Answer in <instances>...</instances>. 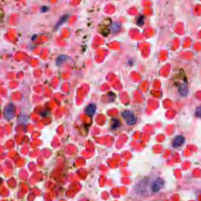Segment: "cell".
I'll return each mask as SVG.
<instances>
[{
  "label": "cell",
  "mask_w": 201,
  "mask_h": 201,
  "mask_svg": "<svg viewBox=\"0 0 201 201\" xmlns=\"http://www.w3.org/2000/svg\"><path fill=\"white\" fill-rule=\"evenodd\" d=\"M122 117L128 125H133L137 122L134 114L130 110H125L122 113Z\"/></svg>",
  "instance_id": "6da1fadb"
},
{
  "label": "cell",
  "mask_w": 201,
  "mask_h": 201,
  "mask_svg": "<svg viewBox=\"0 0 201 201\" xmlns=\"http://www.w3.org/2000/svg\"><path fill=\"white\" fill-rule=\"evenodd\" d=\"M15 114V106L13 103H9L4 108V116L7 120L12 119Z\"/></svg>",
  "instance_id": "7a4b0ae2"
},
{
  "label": "cell",
  "mask_w": 201,
  "mask_h": 201,
  "mask_svg": "<svg viewBox=\"0 0 201 201\" xmlns=\"http://www.w3.org/2000/svg\"><path fill=\"white\" fill-rule=\"evenodd\" d=\"M164 185V181L163 179L161 178H158L156 180H155L151 186V189L152 191L156 193L159 192L163 187Z\"/></svg>",
  "instance_id": "3957f363"
},
{
  "label": "cell",
  "mask_w": 201,
  "mask_h": 201,
  "mask_svg": "<svg viewBox=\"0 0 201 201\" xmlns=\"http://www.w3.org/2000/svg\"><path fill=\"white\" fill-rule=\"evenodd\" d=\"M184 143H185V137L179 135L174 138L172 144L174 148H176L182 146Z\"/></svg>",
  "instance_id": "277c9868"
},
{
  "label": "cell",
  "mask_w": 201,
  "mask_h": 201,
  "mask_svg": "<svg viewBox=\"0 0 201 201\" xmlns=\"http://www.w3.org/2000/svg\"><path fill=\"white\" fill-rule=\"evenodd\" d=\"M96 111V105L94 103L89 104L85 109L86 113L89 116H93Z\"/></svg>",
  "instance_id": "5b68a950"
},
{
  "label": "cell",
  "mask_w": 201,
  "mask_h": 201,
  "mask_svg": "<svg viewBox=\"0 0 201 201\" xmlns=\"http://www.w3.org/2000/svg\"><path fill=\"white\" fill-rule=\"evenodd\" d=\"M66 59H67V56L66 55H60L56 59V64H57L58 66L61 64L63 62H64L66 60Z\"/></svg>",
  "instance_id": "8992f818"
},
{
  "label": "cell",
  "mask_w": 201,
  "mask_h": 201,
  "mask_svg": "<svg viewBox=\"0 0 201 201\" xmlns=\"http://www.w3.org/2000/svg\"><path fill=\"white\" fill-rule=\"evenodd\" d=\"M120 123V121L116 119V118H113V123L111 125V128L113 129H116V128L119 127Z\"/></svg>",
  "instance_id": "52a82bcc"
},
{
  "label": "cell",
  "mask_w": 201,
  "mask_h": 201,
  "mask_svg": "<svg viewBox=\"0 0 201 201\" xmlns=\"http://www.w3.org/2000/svg\"><path fill=\"white\" fill-rule=\"evenodd\" d=\"M68 15L67 14H65V15H64V16H62V17L61 18H60V19L58 21V22L57 23V24H56V26L57 27H58L59 25H60L61 24H62L66 19H67V18H68Z\"/></svg>",
  "instance_id": "ba28073f"
},
{
  "label": "cell",
  "mask_w": 201,
  "mask_h": 201,
  "mask_svg": "<svg viewBox=\"0 0 201 201\" xmlns=\"http://www.w3.org/2000/svg\"><path fill=\"white\" fill-rule=\"evenodd\" d=\"M195 116L197 117H201V106L197 108L195 110Z\"/></svg>",
  "instance_id": "9c48e42d"
},
{
  "label": "cell",
  "mask_w": 201,
  "mask_h": 201,
  "mask_svg": "<svg viewBox=\"0 0 201 201\" xmlns=\"http://www.w3.org/2000/svg\"><path fill=\"white\" fill-rule=\"evenodd\" d=\"M119 24H113L111 26V30H112L113 32H116V31H117L118 28H119Z\"/></svg>",
  "instance_id": "30bf717a"
},
{
  "label": "cell",
  "mask_w": 201,
  "mask_h": 201,
  "mask_svg": "<svg viewBox=\"0 0 201 201\" xmlns=\"http://www.w3.org/2000/svg\"><path fill=\"white\" fill-rule=\"evenodd\" d=\"M143 22H144V17L141 16L137 19V23L139 25H143Z\"/></svg>",
  "instance_id": "8fae6325"
},
{
  "label": "cell",
  "mask_w": 201,
  "mask_h": 201,
  "mask_svg": "<svg viewBox=\"0 0 201 201\" xmlns=\"http://www.w3.org/2000/svg\"><path fill=\"white\" fill-rule=\"evenodd\" d=\"M47 8H48V7H46V6H43V7H41V11H43V12H44L45 11H46L47 10Z\"/></svg>",
  "instance_id": "7c38bea8"
}]
</instances>
